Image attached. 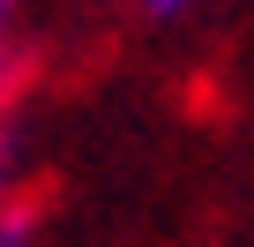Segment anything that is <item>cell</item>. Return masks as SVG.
<instances>
[{"mask_svg":"<svg viewBox=\"0 0 254 247\" xmlns=\"http://www.w3.org/2000/svg\"><path fill=\"white\" fill-rule=\"evenodd\" d=\"M8 8H15V0H0V23H8Z\"/></svg>","mask_w":254,"mask_h":247,"instance_id":"3","label":"cell"},{"mask_svg":"<svg viewBox=\"0 0 254 247\" xmlns=\"http://www.w3.org/2000/svg\"><path fill=\"white\" fill-rule=\"evenodd\" d=\"M142 8H150V15H180V8H187V0H142Z\"/></svg>","mask_w":254,"mask_h":247,"instance_id":"2","label":"cell"},{"mask_svg":"<svg viewBox=\"0 0 254 247\" xmlns=\"http://www.w3.org/2000/svg\"><path fill=\"white\" fill-rule=\"evenodd\" d=\"M23 82H30V60H0V143H8V112H15Z\"/></svg>","mask_w":254,"mask_h":247,"instance_id":"1","label":"cell"}]
</instances>
